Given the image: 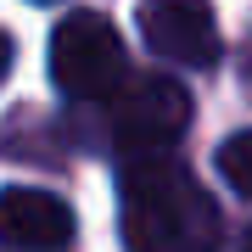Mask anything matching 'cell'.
I'll return each mask as SVG.
<instances>
[{
	"mask_svg": "<svg viewBox=\"0 0 252 252\" xmlns=\"http://www.w3.org/2000/svg\"><path fill=\"white\" fill-rule=\"evenodd\" d=\"M124 241L129 252H219L224 230L213 196L190 180L185 162L152 157L129 162L124 174Z\"/></svg>",
	"mask_w": 252,
	"mask_h": 252,
	"instance_id": "1",
	"label": "cell"
},
{
	"mask_svg": "<svg viewBox=\"0 0 252 252\" xmlns=\"http://www.w3.org/2000/svg\"><path fill=\"white\" fill-rule=\"evenodd\" d=\"M124 39H118V28L107 17H95V11H73V17L56 23L51 34V79L56 90L73 95V101H112L124 90Z\"/></svg>",
	"mask_w": 252,
	"mask_h": 252,
	"instance_id": "2",
	"label": "cell"
},
{
	"mask_svg": "<svg viewBox=\"0 0 252 252\" xmlns=\"http://www.w3.org/2000/svg\"><path fill=\"white\" fill-rule=\"evenodd\" d=\"M185 124H190V95L180 90V79L146 73V79H129L112 95L107 135L118 146V157L152 162V157H168V146L185 135Z\"/></svg>",
	"mask_w": 252,
	"mask_h": 252,
	"instance_id": "3",
	"label": "cell"
},
{
	"mask_svg": "<svg viewBox=\"0 0 252 252\" xmlns=\"http://www.w3.org/2000/svg\"><path fill=\"white\" fill-rule=\"evenodd\" d=\"M140 34L157 56L180 67L219 62V23L207 0H140Z\"/></svg>",
	"mask_w": 252,
	"mask_h": 252,
	"instance_id": "4",
	"label": "cell"
},
{
	"mask_svg": "<svg viewBox=\"0 0 252 252\" xmlns=\"http://www.w3.org/2000/svg\"><path fill=\"white\" fill-rule=\"evenodd\" d=\"M0 224H6V241L11 247L51 252V247H67L73 241V207L62 196H51V190L11 185L6 202H0Z\"/></svg>",
	"mask_w": 252,
	"mask_h": 252,
	"instance_id": "5",
	"label": "cell"
},
{
	"mask_svg": "<svg viewBox=\"0 0 252 252\" xmlns=\"http://www.w3.org/2000/svg\"><path fill=\"white\" fill-rule=\"evenodd\" d=\"M219 174L230 180L235 196H252V129H241V135H230L224 146H219Z\"/></svg>",
	"mask_w": 252,
	"mask_h": 252,
	"instance_id": "6",
	"label": "cell"
},
{
	"mask_svg": "<svg viewBox=\"0 0 252 252\" xmlns=\"http://www.w3.org/2000/svg\"><path fill=\"white\" fill-rule=\"evenodd\" d=\"M241 73H247V84H252V51H247V62H241Z\"/></svg>",
	"mask_w": 252,
	"mask_h": 252,
	"instance_id": "7",
	"label": "cell"
},
{
	"mask_svg": "<svg viewBox=\"0 0 252 252\" xmlns=\"http://www.w3.org/2000/svg\"><path fill=\"white\" fill-rule=\"evenodd\" d=\"M241 247H247V252H252V230H247V241H241Z\"/></svg>",
	"mask_w": 252,
	"mask_h": 252,
	"instance_id": "8",
	"label": "cell"
}]
</instances>
